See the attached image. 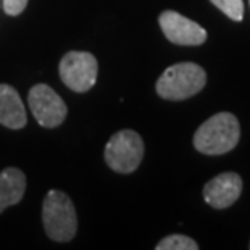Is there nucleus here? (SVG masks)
<instances>
[{
    "label": "nucleus",
    "instance_id": "1",
    "mask_svg": "<svg viewBox=\"0 0 250 250\" xmlns=\"http://www.w3.org/2000/svg\"><path fill=\"white\" fill-rule=\"evenodd\" d=\"M241 137L237 117L231 112H218L203 122L193 135L197 151L209 156L226 154L236 148Z\"/></svg>",
    "mask_w": 250,
    "mask_h": 250
},
{
    "label": "nucleus",
    "instance_id": "13",
    "mask_svg": "<svg viewBox=\"0 0 250 250\" xmlns=\"http://www.w3.org/2000/svg\"><path fill=\"white\" fill-rule=\"evenodd\" d=\"M28 5V0H3V10L7 12L8 15H20L26 8Z\"/></svg>",
    "mask_w": 250,
    "mask_h": 250
},
{
    "label": "nucleus",
    "instance_id": "5",
    "mask_svg": "<svg viewBox=\"0 0 250 250\" xmlns=\"http://www.w3.org/2000/svg\"><path fill=\"white\" fill-rule=\"evenodd\" d=\"M62 82L77 93L91 89L98 78V61L93 54L72 51L65 54L59 67Z\"/></svg>",
    "mask_w": 250,
    "mask_h": 250
},
{
    "label": "nucleus",
    "instance_id": "4",
    "mask_svg": "<svg viewBox=\"0 0 250 250\" xmlns=\"http://www.w3.org/2000/svg\"><path fill=\"white\" fill-rule=\"evenodd\" d=\"M145 154L142 137L133 130H121L114 133L104 148V159L107 166L119 174L137 171Z\"/></svg>",
    "mask_w": 250,
    "mask_h": 250
},
{
    "label": "nucleus",
    "instance_id": "3",
    "mask_svg": "<svg viewBox=\"0 0 250 250\" xmlns=\"http://www.w3.org/2000/svg\"><path fill=\"white\" fill-rule=\"evenodd\" d=\"M42 223L46 234L56 242H68L77 234V211L67 193L49 190L42 203Z\"/></svg>",
    "mask_w": 250,
    "mask_h": 250
},
{
    "label": "nucleus",
    "instance_id": "8",
    "mask_svg": "<svg viewBox=\"0 0 250 250\" xmlns=\"http://www.w3.org/2000/svg\"><path fill=\"white\" fill-rule=\"evenodd\" d=\"M242 192V179L236 172H223L207 182L203 188V198L209 207L223 209L237 202Z\"/></svg>",
    "mask_w": 250,
    "mask_h": 250
},
{
    "label": "nucleus",
    "instance_id": "9",
    "mask_svg": "<svg viewBox=\"0 0 250 250\" xmlns=\"http://www.w3.org/2000/svg\"><path fill=\"white\" fill-rule=\"evenodd\" d=\"M0 124L13 130L26 125L23 101L17 89L10 84H0Z\"/></svg>",
    "mask_w": 250,
    "mask_h": 250
},
{
    "label": "nucleus",
    "instance_id": "7",
    "mask_svg": "<svg viewBox=\"0 0 250 250\" xmlns=\"http://www.w3.org/2000/svg\"><path fill=\"white\" fill-rule=\"evenodd\" d=\"M159 26L164 36L177 46H200L207 41L208 36L198 23L174 10H166L159 15Z\"/></svg>",
    "mask_w": 250,
    "mask_h": 250
},
{
    "label": "nucleus",
    "instance_id": "12",
    "mask_svg": "<svg viewBox=\"0 0 250 250\" xmlns=\"http://www.w3.org/2000/svg\"><path fill=\"white\" fill-rule=\"evenodd\" d=\"M216 8L234 21H242L244 18V2L242 0H211Z\"/></svg>",
    "mask_w": 250,
    "mask_h": 250
},
{
    "label": "nucleus",
    "instance_id": "2",
    "mask_svg": "<svg viewBox=\"0 0 250 250\" xmlns=\"http://www.w3.org/2000/svg\"><path fill=\"white\" fill-rule=\"evenodd\" d=\"M207 84V73L193 62H181L164 70L156 83V93L167 101H182L200 93Z\"/></svg>",
    "mask_w": 250,
    "mask_h": 250
},
{
    "label": "nucleus",
    "instance_id": "10",
    "mask_svg": "<svg viewBox=\"0 0 250 250\" xmlns=\"http://www.w3.org/2000/svg\"><path fill=\"white\" fill-rule=\"evenodd\" d=\"M26 177L17 167H7L0 172V213L5 208L17 205L23 198Z\"/></svg>",
    "mask_w": 250,
    "mask_h": 250
},
{
    "label": "nucleus",
    "instance_id": "11",
    "mask_svg": "<svg viewBox=\"0 0 250 250\" xmlns=\"http://www.w3.org/2000/svg\"><path fill=\"white\" fill-rule=\"evenodd\" d=\"M156 250H198V244L182 234H172L156 244Z\"/></svg>",
    "mask_w": 250,
    "mask_h": 250
},
{
    "label": "nucleus",
    "instance_id": "6",
    "mask_svg": "<svg viewBox=\"0 0 250 250\" xmlns=\"http://www.w3.org/2000/svg\"><path fill=\"white\" fill-rule=\"evenodd\" d=\"M28 104L38 124L46 128L59 127L67 117V106L63 99L47 84H34L29 89Z\"/></svg>",
    "mask_w": 250,
    "mask_h": 250
}]
</instances>
